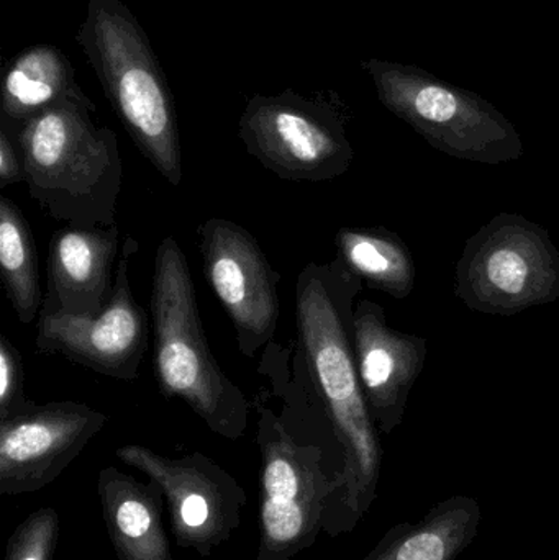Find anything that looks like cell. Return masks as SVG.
<instances>
[{
	"mask_svg": "<svg viewBox=\"0 0 559 560\" xmlns=\"http://www.w3.org/2000/svg\"><path fill=\"white\" fill-rule=\"evenodd\" d=\"M354 354L364 400L377 430L391 434L404 420L410 392L426 368L429 342L387 323L380 303L354 306Z\"/></svg>",
	"mask_w": 559,
	"mask_h": 560,
	"instance_id": "cell-10",
	"label": "cell"
},
{
	"mask_svg": "<svg viewBox=\"0 0 559 560\" xmlns=\"http://www.w3.org/2000/svg\"><path fill=\"white\" fill-rule=\"evenodd\" d=\"M25 183V164L19 141L10 137L5 121L0 128V189Z\"/></svg>",
	"mask_w": 559,
	"mask_h": 560,
	"instance_id": "cell-19",
	"label": "cell"
},
{
	"mask_svg": "<svg viewBox=\"0 0 559 560\" xmlns=\"http://www.w3.org/2000/svg\"><path fill=\"white\" fill-rule=\"evenodd\" d=\"M0 275L7 299L23 325L42 312L38 255L28 220L15 202L0 196Z\"/></svg>",
	"mask_w": 559,
	"mask_h": 560,
	"instance_id": "cell-17",
	"label": "cell"
},
{
	"mask_svg": "<svg viewBox=\"0 0 559 560\" xmlns=\"http://www.w3.org/2000/svg\"><path fill=\"white\" fill-rule=\"evenodd\" d=\"M337 259L373 290L404 300L414 292L417 268L409 246L384 226L341 229L335 236Z\"/></svg>",
	"mask_w": 559,
	"mask_h": 560,
	"instance_id": "cell-16",
	"label": "cell"
},
{
	"mask_svg": "<svg viewBox=\"0 0 559 560\" xmlns=\"http://www.w3.org/2000/svg\"><path fill=\"white\" fill-rule=\"evenodd\" d=\"M66 101L91 98L79 88L71 62L56 46H30L10 62L2 84L3 121L20 127Z\"/></svg>",
	"mask_w": 559,
	"mask_h": 560,
	"instance_id": "cell-15",
	"label": "cell"
},
{
	"mask_svg": "<svg viewBox=\"0 0 559 560\" xmlns=\"http://www.w3.org/2000/svg\"><path fill=\"white\" fill-rule=\"evenodd\" d=\"M25 394L22 355L5 335H0V421L35 407Z\"/></svg>",
	"mask_w": 559,
	"mask_h": 560,
	"instance_id": "cell-18",
	"label": "cell"
},
{
	"mask_svg": "<svg viewBox=\"0 0 559 560\" xmlns=\"http://www.w3.org/2000/svg\"><path fill=\"white\" fill-rule=\"evenodd\" d=\"M481 523L478 500L450 497L420 522L394 526L364 560H456L478 538Z\"/></svg>",
	"mask_w": 559,
	"mask_h": 560,
	"instance_id": "cell-13",
	"label": "cell"
},
{
	"mask_svg": "<svg viewBox=\"0 0 559 560\" xmlns=\"http://www.w3.org/2000/svg\"><path fill=\"white\" fill-rule=\"evenodd\" d=\"M364 283L337 258L302 269L295 282L299 377L315 395L347 456L354 490L376 489L381 446L354 354L353 318Z\"/></svg>",
	"mask_w": 559,
	"mask_h": 560,
	"instance_id": "cell-1",
	"label": "cell"
},
{
	"mask_svg": "<svg viewBox=\"0 0 559 560\" xmlns=\"http://www.w3.org/2000/svg\"><path fill=\"white\" fill-rule=\"evenodd\" d=\"M238 137L248 154L279 179L324 183L343 176L353 163L340 115L322 98L292 89L249 98Z\"/></svg>",
	"mask_w": 559,
	"mask_h": 560,
	"instance_id": "cell-6",
	"label": "cell"
},
{
	"mask_svg": "<svg viewBox=\"0 0 559 560\" xmlns=\"http://www.w3.org/2000/svg\"><path fill=\"white\" fill-rule=\"evenodd\" d=\"M138 252L140 243L133 236H125L114 292L98 315L39 313L36 352L62 355L74 364L118 381H135L147 354L151 322L131 290V259Z\"/></svg>",
	"mask_w": 559,
	"mask_h": 560,
	"instance_id": "cell-7",
	"label": "cell"
},
{
	"mask_svg": "<svg viewBox=\"0 0 559 560\" xmlns=\"http://www.w3.org/2000/svg\"><path fill=\"white\" fill-rule=\"evenodd\" d=\"M115 523L121 535L128 538H138L150 528V512L138 500H125L115 513Z\"/></svg>",
	"mask_w": 559,
	"mask_h": 560,
	"instance_id": "cell-20",
	"label": "cell"
},
{
	"mask_svg": "<svg viewBox=\"0 0 559 560\" xmlns=\"http://www.w3.org/2000/svg\"><path fill=\"white\" fill-rule=\"evenodd\" d=\"M386 104L409 120L427 140L443 153L482 164L517 161L524 154L517 133L498 115L440 85H422L407 92L381 79Z\"/></svg>",
	"mask_w": 559,
	"mask_h": 560,
	"instance_id": "cell-9",
	"label": "cell"
},
{
	"mask_svg": "<svg viewBox=\"0 0 559 560\" xmlns=\"http://www.w3.org/2000/svg\"><path fill=\"white\" fill-rule=\"evenodd\" d=\"M94 112L92 101H66L16 127L30 196L72 229L117 225L120 147Z\"/></svg>",
	"mask_w": 559,
	"mask_h": 560,
	"instance_id": "cell-2",
	"label": "cell"
},
{
	"mask_svg": "<svg viewBox=\"0 0 559 560\" xmlns=\"http://www.w3.org/2000/svg\"><path fill=\"white\" fill-rule=\"evenodd\" d=\"M202 271L225 308L245 358L271 345L281 318L279 282L258 240L238 223L207 219L197 229Z\"/></svg>",
	"mask_w": 559,
	"mask_h": 560,
	"instance_id": "cell-8",
	"label": "cell"
},
{
	"mask_svg": "<svg viewBox=\"0 0 559 560\" xmlns=\"http://www.w3.org/2000/svg\"><path fill=\"white\" fill-rule=\"evenodd\" d=\"M120 252L118 225L58 230L49 240L39 313L98 315L114 292L112 271Z\"/></svg>",
	"mask_w": 559,
	"mask_h": 560,
	"instance_id": "cell-12",
	"label": "cell"
},
{
	"mask_svg": "<svg viewBox=\"0 0 559 560\" xmlns=\"http://www.w3.org/2000/svg\"><path fill=\"white\" fill-rule=\"evenodd\" d=\"M22 560H39L36 556H28V558H23Z\"/></svg>",
	"mask_w": 559,
	"mask_h": 560,
	"instance_id": "cell-22",
	"label": "cell"
},
{
	"mask_svg": "<svg viewBox=\"0 0 559 560\" xmlns=\"http://www.w3.org/2000/svg\"><path fill=\"white\" fill-rule=\"evenodd\" d=\"M455 296L473 312L514 316L559 299V252L545 226L499 213L466 240Z\"/></svg>",
	"mask_w": 559,
	"mask_h": 560,
	"instance_id": "cell-5",
	"label": "cell"
},
{
	"mask_svg": "<svg viewBox=\"0 0 559 560\" xmlns=\"http://www.w3.org/2000/svg\"><path fill=\"white\" fill-rule=\"evenodd\" d=\"M79 45L118 120L173 187L183 183L176 105L147 33L121 0H89Z\"/></svg>",
	"mask_w": 559,
	"mask_h": 560,
	"instance_id": "cell-4",
	"label": "cell"
},
{
	"mask_svg": "<svg viewBox=\"0 0 559 560\" xmlns=\"http://www.w3.org/2000/svg\"><path fill=\"white\" fill-rule=\"evenodd\" d=\"M150 313L154 377L161 394L186 401L216 433L232 440L242 436L252 401L210 349L189 262L174 236L158 246Z\"/></svg>",
	"mask_w": 559,
	"mask_h": 560,
	"instance_id": "cell-3",
	"label": "cell"
},
{
	"mask_svg": "<svg viewBox=\"0 0 559 560\" xmlns=\"http://www.w3.org/2000/svg\"><path fill=\"white\" fill-rule=\"evenodd\" d=\"M107 417L78 401H51L0 421L3 479L49 476L81 453Z\"/></svg>",
	"mask_w": 559,
	"mask_h": 560,
	"instance_id": "cell-11",
	"label": "cell"
},
{
	"mask_svg": "<svg viewBox=\"0 0 559 560\" xmlns=\"http://www.w3.org/2000/svg\"><path fill=\"white\" fill-rule=\"evenodd\" d=\"M180 516H183V522L187 526L197 528V526H202L207 518H209V505H207L202 497L189 495L184 500L183 506H180Z\"/></svg>",
	"mask_w": 559,
	"mask_h": 560,
	"instance_id": "cell-21",
	"label": "cell"
},
{
	"mask_svg": "<svg viewBox=\"0 0 559 560\" xmlns=\"http://www.w3.org/2000/svg\"><path fill=\"white\" fill-rule=\"evenodd\" d=\"M259 441L266 454L263 522L275 541L289 542L301 535L304 526V513L295 499L315 450L295 446L284 424L268 408L259 410Z\"/></svg>",
	"mask_w": 559,
	"mask_h": 560,
	"instance_id": "cell-14",
	"label": "cell"
}]
</instances>
